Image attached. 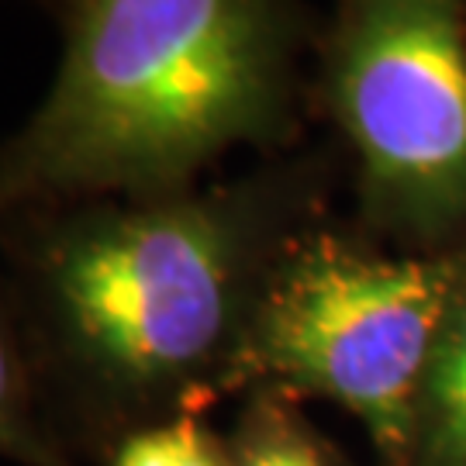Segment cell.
<instances>
[{
    "label": "cell",
    "mask_w": 466,
    "mask_h": 466,
    "mask_svg": "<svg viewBox=\"0 0 466 466\" xmlns=\"http://www.w3.org/2000/svg\"><path fill=\"white\" fill-rule=\"evenodd\" d=\"M232 466H329L318 446L290 421L277 415H259L242 439Z\"/></svg>",
    "instance_id": "8"
},
{
    "label": "cell",
    "mask_w": 466,
    "mask_h": 466,
    "mask_svg": "<svg viewBox=\"0 0 466 466\" xmlns=\"http://www.w3.org/2000/svg\"><path fill=\"white\" fill-rule=\"evenodd\" d=\"M238 238L204 200L59 221L32 259L38 321L69 390L152 394L204 367L235 315Z\"/></svg>",
    "instance_id": "2"
},
{
    "label": "cell",
    "mask_w": 466,
    "mask_h": 466,
    "mask_svg": "<svg viewBox=\"0 0 466 466\" xmlns=\"http://www.w3.org/2000/svg\"><path fill=\"white\" fill-rule=\"evenodd\" d=\"M332 97L373 190L408 215L466 204V0H346Z\"/></svg>",
    "instance_id": "4"
},
{
    "label": "cell",
    "mask_w": 466,
    "mask_h": 466,
    "mask_svg": "<svg viewBox=\"0 0 466 466\" xmlns=\"http://www.w3.org/2000/svg\"><path fill=\"white\" fill-rule=\"evenodd\" d=\"M460 277L442 259H377L315 238L269 280L252 360L335 398L367 421L383 452H400L439 335L463 298Z\"/></svg>",
    "instance_id": "3"
},
{
    "label": "cell",
    "mask_w": 466,
    "mask_h": 466,
    "mask_svg": "<svg viewBox=\"0 0 466 466\" xmlns=\"http://www.w3.org/2000/svg\"><path fill=\"white\" fill-rule=\"evenodd\" d=\"M0 456L25 466H69L46 425L38 421L32 377L0 318Z\"/></svg>",
    "instance_id": "6"
},
{
    "label": "cell",
    "mask_w": 466,
    "mask_h": 466,
    "mask_svg": "<svg viewBox=\"0 0 466 466\" xmlns=\"http://www.w3.org/2000/svg\"><path fill=\"white\" fill-rule=\"evenodd\" d=\"M111 466H232L218 450L208 429L194 418H173L163 425H149L125 435L117 442Z\"/></svg>",
    "instance_id": "7"
},
{
    "label": "cell",
    "mask_w": 466,
    "mask_h": 466,
    "mask_svg": "<svg viewBox=\"0 0 466 466\" xmlns=\"http://www.w3.org/2000/svg\"><path fill=\"white\" fill-rule=\"evenodd\" d=\"M277 80L273 0H76L56 84L0 149V211L173 184L263 132Z\"/></svg>",
    "instance_id": "1"
},
{
    "label": "cell",
    "mask_w": 466,
    "mask_h": 466,
    "mask_svg": "<svg viewBox=\"0 0 466 466\" xmlns=\"http://www.w3.org/2000/svg\"><path fill=\"white\" fill-rule=\"evenodd\" d=\"M435 466H466V298L456 300L425 373Z\"/></svg>",
    "instance_id": "5"
}]
</instances>
